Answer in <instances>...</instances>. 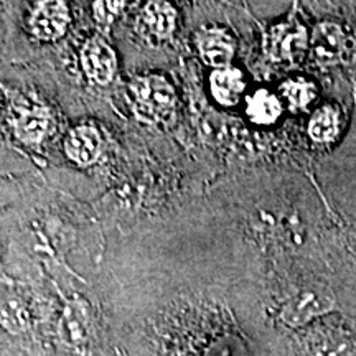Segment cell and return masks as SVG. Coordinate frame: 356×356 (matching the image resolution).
Wrapping results in <instances>:
<instances>
[{"label": "cell", "mask_w": 356, "mask_h": 356, "mask_svg": "<svg viewBox=\"0 0 356 356\" xmlns=\"http://www.w3.org/2000/svg\"><path fill=\"white\" fill-rule=\"evenodd\" d=\"M310 53L318 66L328 68L356 61V35L350 26L325 20L315 26Z\"/></svg>", "instance_id": "cell-1"}, {"label": "cell", "mask_w": 356, "mask_h": 356, "mask_svg": "<svg viewBox=\"0 0 356 356\" xmlns=\"http://www.w3.org/2000/svg\"><path fill=\"white\" fill-rule=\"evenodd\" d=\"M132 108L144 122H163L175 109V91L162 76L139 78L131 86Z\"/></svg>", "instance_id": "cell-2"}, {"label": "cell", "mask_w": 356, "mask_h": 356, "mask_svg": "<svg viewBox=\"0 0 356 356\" xmlns=\"http://www.w3.org/2000/svg\"><path fill=\"white\" fill-rule=\"evenodd\" d=\"M309 48V32L293 10L287 20L270 26L264 38V50L270 61L279 65H296Z\"/></svg>", "instance_id": "cell-3"}, {"label": "cell", "mask_w": 356, "mask_h": 356, "mask_svg": "<svg viewBox=\"0 0 356 356\" xmlns=\"http://www.w3.org/2000/svg\"><path fill=\"white\" fill-rule=\"evenodd\" d=\"M68 22L65 2H38L30 15V30L42 40H56L65 33Z\"/></svg>", "instance_id": "cell-4"}, {"label": "cell", "mask_w": 356, "mask_h": 356, "mask_svg": "<svg viewBox=\"0 0 356 356\" xmlns=\"http://www.w3.org/2000/svg\"><path fill=\"white\" fill-rule=\"evenodd\" d=\"M81 65L91 81L106 84L115 73V55L104 40L91 38L81 51Z\"/></svg>", "instance_id": "cell-5"}, {"label": "cell", "mask_w": 356, "mask_h": 356, "mask_svg": "<svg viewBox=\"0 0 356 356\" xmlns=\"http://www.w3.org/2000/svg\"><path fill=\"white\" fill-rule=\"evenodd\" d=\"M198 50L207 65L228 68L234 56V40L222 29H207L198 35Z\"/></svg>", "instance_id": "cell-6"}, {"label": "cell", "mask_w": 356, "mask_h": 356, "mask_svg": "<svg viewBox=\"0 0 356 356\" xmlns=\"http://www.w3.org/2000/svg\"><path fill=\"white\" fill-rule=\"evenodd\" d=\"M140 32L144 37L154 42L167 40L175 30L177 13L170 3L149 2L139 17Z\"/></svg>", "instance_id": "cell-7"}, {"label": "cell", "mask_w": 356, "mask_h": 356, "mask_svg": "<svg viewBox=\"0 0 356 356\" xmlns=\"http://www.w3.org/2000/svg\"><path fill=\"white\" fill-rule=\"evenodd\" d=\"M65 150L79 165H91L101 154V137L96 129L78 127L66 137Z\"/></svg>", "instance_id": "cell-8"}, {"label": "cell", "mask_w": 356, "mask_h": 356, "mask_svg": "<svg viewBox=\"0 0 356 356\" xmlns=\"http://www.w3.org/2000/svg\"><path fill=\"white\" fill-rule=\"evenodd\" d=\"M343 129L341 109L335 104H325L315 111L309 122V136L317 144L328 145L340 137Z\"/></svg>", "instance_id": "cell-9"}, {"label": "cell", "mask_w": 356, "mask_h": 356, "mask_svg": "<svg viewBox=\"0 0 356 356\" xmlns=\"http://www.w3.org/2000/svg\"><path fill=\"white\" fill-rule=\"evenodd\" d=\"M210 84L213 96L222 106H234L243 96L244 88H246L241 71L231 68V66L216 70L211 74Z\"/></svg>", "instance_id": "cell-10"}, {"label": "cell", "mask_w": 356, "mask_h": 356, "mask_svg": "<svg viewBox=\"0 0 356 356\" xmlns=\"http://www.w3.org/2000/svg\"><path fill=\"white\" fill-rule=\"evenodd\" d=\"M282 113L280 101L273 92L261 89L249 97L248 101V115L252 122L261 124V126H269L279 119Z\"/></svg>", "instance_id": "cell-11"}, {"label": "cell", "mask_w": 356, "mask_h": 356, "mask_svg": "<svg viewBox=\"0 0 356 356\" xmlns=\"http://www.w3.org/2000/svg\"><path fill=\"white\" fill-rule=\"evenodd\" d=\"M322 200L325 203V210H327V215L330 218L333 228L337 229L338 236H340V239L343 241L345 248L348 249L350 254L356 257V222L348 220V216H345L343 213L338 211L337 208L328 202L327 197H323V195H322Z\"/></svg>", "instance_id": "cell-12"}, {"label": "cell", "mask_w": 356, "mask_h": 356, "mask_svg": "<svg viewBox=\"0 0 356 356\" xmlns=\"http://www.w3.org/2000/svg\"><path fill=\"white\" fill-rule=\"evenodd\" d=\"M47 114L44 111H30L29 114L22 115L17 124V134L25 142H38L47 131Z\"/></svg>", "instance_id": "cell-13"}, {"label": "cell", "mask_w": 356, "mask_h": 356, "mask_svg": "<svg viewBox=\"0 0 356 356\" xmlns=\"http://www.w3.org/2000/svg\"><path fill=\"white\" fill-rule=\"evenodd\" d=\"M282 95L293 109H305L314 101L315 88L305 79H291L282 84Z\"/></svg>", "instance_id": "cell-14"}, {"label": "cell", "mask_w": 356, "mask_h": 356, "mask_svg": "<svg viewBox=\"0 0 356 356\" xmlns=\"http://www.w3.org/2000/svg\"><path fill=\"white\" fill-rule=\"evenodd\" d=\"M92 7H95L96 20L101 25H109L122 12V8L126 7V2H95Z\"/></svg>", "instance_id": "cell-15"}]
</instances>
